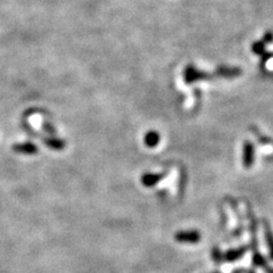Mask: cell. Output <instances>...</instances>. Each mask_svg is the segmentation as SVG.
Returning a JSON list of instances; mask_svg holds the SVG:
<instances>
[{
	"label": "cell",
	"mask_w": 273,
	"mask_h": 273,
	"mask_svg": "<svg viewBox=\"0 0 273 273\" xmlns=\"http://www.w3.org/2000/svg\"><path fill=\"white\" fill-rule=\"evenodd\" d=\"M160 179V176L146 174L142 176V184L144 186H147V187H152V186H154Z\"/></svg>",
	"instance_id": "5"
},
{
	"label": "cell",
	"mask_w": 273,
	"mask_h": 273,
	"mask_svg": "<svg viewBox=\"0 0 273 273\" xmlns=\"http://www.w3.org/2000/svg\"><path fill=\"white\" fill-rule=\"evenodd\" d=\"M252 50L260 56H263L264 54H266V44H264L262 41H256V42H254L253 46H252Z\"/></svg>",
	"instance_id": "7"
},
{
	"label": "cell",
	"mask_w": 273,
	"mask_h": 273,
	"mask_svg": "<svg viewBox=\"0 0 273 273\" xmlns=\"http://www.w3.org/2000/svg\"><path fill=\"white\" fill-rule=\"evenodd\" d=\"M158 134H156V132H150L146 136V138H144V142L147 144V146L150 147H154L157 144V142H158Z\"/></svg>",
	"instance_id": "6"
},
{
	"label": "cell",
	"mask_w": 273,
	"mask_h": 273,
	"mask_svg": "<svg viewBox=\"0 0 273 273\" xmlns=\"http://www.w3.org/2000/svg\"><path fill=\"white\" fill-rule=\"evenodd\" d=\"M44 129L47 130L48 132H50V134H54V129L52 128L50 124H46V126H44Z\"/></svg>",
	"instance_id": "10"
},
{
	"label": "cell",
	"mask_w": 273,
	"mask_h": 273,
	"mask_svg": "<svg viewBox=\"0 0 273 273\" xmlns=\"http://www.w3.org/2000/svg\"><path fill=\"white\" fill-rule=\"evenodd\" d=\"M13 150L16 152H20V154L33 155L38 152V147L32 142H24V144H16L13 146Z\"/></svg>",
	"instance_id": "2"
},
{
	"label": "cell",
	"mask_w": 273,
	"mask_h": 273,
	"mask_svg": "<svg viewBox=\"0 0 273 273\" xmlns=\"http://www.w3.org/2000/svg\"><path fill=\"white\" fill-rule=\"evenodd\" d=\"M44 144H47V147L55 150H60L65 147V142H63V140L57 139V138H46Z\"/></svg>",
	"instance_id": "4"
},
{
	"label": "cell",
	"mask_w": 273,
	"mask_h": 273,
	"mask_svg": "<svg viewBox=\"0 0 273 273\" xmlns=\"http://www.w3.org/2000/svg\"><path fill=\"white\" fill-rule=\"evenodd\" d=\"M178 239L184 242H196L198 240V234L195 232H187L178 234Z\"/></svg>",
	"instance_id": "8"
},
{
	"label": "cell",
	"mask_w": 273,
	"mask_h": 273,
	"mask_svg": "<svg viewBox=\"0 0 273 273\" xmlns=\"http://www.w3.org/2000/svg\"><path fill=\"white\" fill-rule=\"evenodd\" d=\"M262 42H263L264 44L273 42V33H272V32H266V34H264V36H263Z\"/></svg>",
	"instance_id": "9"
},
{
	"label": "cell",
	"mask_w": 273,
	"mask_h": 273,
	"mask_svg": "<svg viewBox=\"0 0 273 273\" xmlns=\"http://www.w3.org/2000/svg\"><path fill=\"white\" fill-rule=\"evenodd\" d=\"M242 73V70L238 68H228V66H221L218 68L216 74L220 76H224V78H234L237 76Z\"/></svg>",
	"instance_id": "3"
},
{
	"label": "cell",
	"mask_w": 273,
	"mask_h": 273,
	"mask_svg": "<svg viewBox=\"0 0 273 273\" xmlns=\"http://www.w3.org/2000/svg\"><path fill=\"white\" fill-rule=\"evenodd\" d=\"M210 78V74L202 72L192 65L187 66V68H186L184 71V80L187 84H190V82H194L196 80H202V78Z\"/></svg>",
	"instance_id": "1"
}]
</instances>
